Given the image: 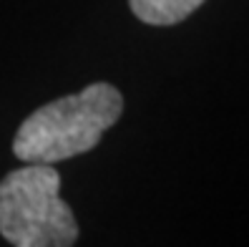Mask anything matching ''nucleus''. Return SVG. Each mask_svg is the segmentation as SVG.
Returning a JSON list of instances; mask_svg holds the SVG:
<instances>
[{
    "label": "nucleus",
    "instance_id": "f257e3e1",
    "mask_svg": "<svg viewBox=\"0 0 249 247\" xmlns=\"http://www.w3.org/2000/svg\"><path fill=\"white\" fill-rule=\"evenodd\" d=\"M124 96L111 83H91L81 94L63 96L36 109L13 139L20 162L55 164L91 152L106 129L119 121Z\"/></svg>",
    "mask_w": 249,
    "mask_h": 247
},
{
    "label": "nucleus",
    "instance_id": "f03ea898",
    "mask_svg": "<svg viewBox=\"0 0 249 247\" xmlns=\"http://www.w3.org/2000/svg\"><path fill=\"white\" fill-rule=\"evenodd\" d=\"M0 235L16 247H68L78 225L53 164L23 162L0 182Z\"/></svg>",
    "mask_w": 249,
    "mask_h": 247
},
{
    "label": "nucleus",
    "instance_id": "7ed1b4c3",
    "mask_svg": "<svg viewBox=\"0 0 249 247\" xmlns=\"http://www.w3.org/2000/svg\"><path fill=\"white\" fill-rule=\"evenodd\" d=\"M204 0H128L134 16L149 25H174L189 18Z\"/></svg>",
    "mask_w": 249,
    "mask_h": 247
}]
</instances>
